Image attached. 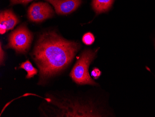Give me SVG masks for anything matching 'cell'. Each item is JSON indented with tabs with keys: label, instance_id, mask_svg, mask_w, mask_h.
Here are the masks:
<instances>
[{
	"label": "cell",
	"instance_id": "1",
	"mask_svg": "<svg viewBox=\"0 0 155 117\" xmlns=\"http://www.w3.org/2000/svg\"><path fill=\"white\" fill-rule=\"evenodd\" d=\"M80 47L79 43L68 41L54 31L41 35L32 55L40 70L39 83L65 69Z\"/></svg>",
	"mask_w": 155,
	"mask_h": 117
},
{
	"label": "cell",
	"instance_id": "2",
	"mask_svg": "<svg viewBox=\"0 0 155 117\" xmlns=\"http://www.w3.org/2000/svg\"><path fill=\"white\" fill-rule=\"evenodd\" d=\"M46 100L57 107V117H101L93 106L82 105L78 102H72L66 99H56L51 96Z\"/></svg>",
	"mask_w": 155,
	"mask_h": 117
},
{
	"label": "cell",
	"instance_id": "3",
	"mask_svg": "<svg viewBox=\"0 0 155 117\" xmlns=\"http://www.w3.org/2000/svg\"><path fill=\"white\" fill-rule=\"evenodd\" d=\"M97 50H84L77 61L70 76L78 84L96 85L97 83L89 74V66L96 56Z\"/></svg>",
	"mask_w": 155,
	"mask_h": 117
},
{
	"label": "cell",
	"instance_id": "4",
	"mask_svg": "<svg viewBox=\"0 0 155 117\" xmlns=\"http://www.w3.org/2000/svg\"><path fill=\"white\" fill-rule=\"evenodd\" d=\"M32 40V33L23 24L9 35L8 43L6 48L13 49L17 53H26L30 48Z\"/></svg>",
	"mask_w": 155,
	"mask_h": 117
},
{
	"label": "cell",
	"instance_id": "5",
	"mask_svg": "<svg viewBox=\"0 0 155 117\" xmlns=\"http://www.w3.org/2000/svg\"><path fill=\"white\" fill-rule=\"evenodd\" d=\"M54 10L48 3H34L29 7L28 11V19L33 22H40L54 15Z\"/></svg>",
	"mask_w": 155,
	"mask_h": 117
},
{
	"label": "cell",
	"instance_id": "6",
	"mask_svg": "<svg viewBox=\"0 0 155 117\" xmlns=\"http://www.w3.org/2000/svg\"><path fill=\"white\" fill-rule=\"evenodd\" d=\"M51 3L58 15L69 14L77 9L81 0H45Z\"/></svg>",
	"mask_w": 155,
	"mask_h": 117
},
{
	"label": "cell",
	"instance_id": "7",
	"mask_svg": "<svg viewBox=\"0 0 155 117\" xmlns=\"http://www.w3.org/2000/svg\"><path fill=\"white\" fill-rule=\"evenodd\" d=\"M18 22V17L12 10L2 11L0 14V33L2 35L13 29Z\"/></svg>",
	"mask_w": 155,
	"mask_h": 117
},
{
	"label": "cell",
	"instance_id": "8",
	"mask_svg": "<svg viewBox=\"0 0 155 117\" xmlns=\"http://www.w3.org/2000/svg\"><path fill=\"white\" fill-rule=\"evenodd\" d=\"M114 0H93L92 6L97 14L107 12L112 6Z\"/></svg>",
	"mask_w": 155,
	"mask_h": 117
},
{
	"label": "cell",
	"instance_id": "9",
	"mask_svg": "<svg viewBox=\"0 0 155 117\" xmlns=\"http://www.w3.org/2000/svg\"><path fill=\"white\" fill-rule=\"evenodd\" d=\"M20 68L25 70L27 71L28 74L26 76V78H27L34 77V76L38 73V70L33 66L32 64L28 60H27L25 62L21 64Z\"/></svg>",
	"mask_w": 155,
	"mask_h": 117
},
{
	"label": "cell",
	"instance_id": "10",
	"mask_svg": "<svg viewBox=\"0 0 155 117\" xmlns=\"http://www.w3.org/2000/svg\"><path fill=\"white\" fill-rule=\"evenodd\" d=\"M95 41V37L92 33L87 32L82 37V41L84 44L87 45H91L94 43Z\"/></svg>",
	"mask_w": 155,
	"mask_h": 117
},
{
	"label": "cell",
	"instance_id": "11",
	"mask_svg": "<svg viewBox=\"0 0 155 117\" xmlns=\"http://www.w3.org/2000/svg\"><path fill=\"white\" fill-rule=\"evenodd\" d=\"M34 0H10L11 5H15L16 4H22L27 5V4L33 1Z\"/></svg>",
	"mask_w": 155,
	"mask_h": 117
},
{
	"label": "cell",
	"instance_id": "12",
	"mask_svg": "<svg viewBox=\"0 0 155 117\" xmlns=\"http://www.w3.org/2000/svg\"><path fill=\"white\" fill-rule=\"evenodd\" d=\"M101 72L97 68H94L91 71V75L94 77V79H97L101 76Z\"/></svg>",
	"mask_w": 155,
	"mask_h": 117
},
{
	"label": "cell",
	"instance_id": "13",
	"mask_svg": "<svg viewBox=\"0 0 155 117\" xmlns=\"http://www.w3.org/2000/svg\"><path fill=\"white\" fill-rule=\"evenodd\" d=\"M5 59V52L3 51V49L2 48L1 43V64H2L3 63Z\"/></svg>",
	"mask_w": 155,
	"mask_h": 117
}]
</instances>
